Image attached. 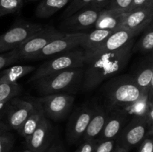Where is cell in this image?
I'll return each instance as SVG.
<instances>
[{"instance_id":"1","label":"cell","mask_w":153,"mask_h":152,"mask_svg":"<svg viewBox=\"0 0 153 152\" xmlns=\"http://www.w3.org/2000/svg\"><path fill=\"white\" fill-rule=\"evenodd\" d=\"M132 40L119 50L103 53L86 54L81 89L90 92L105 80L119 75L128 65L132 55Z\"/></svg>"},{"instance_id":"2","label":"cell","mask_w":153,"mask_h":152,"mask_svg":"<svg viewBox=\"0 0 153 152\" xmlns=\"http://www.w3.org/2000/svg\"><path fill=\"white\" fill-rule=\"evenodd\" d=\"M104 106L108 110L128 108L147 96L130 74L117 75L105 80L101 87Z\"/></svg>"},{"instance_id":"3","label":"cell","mask_w":153,"mask_h":152,"mask_svg":"<svg viewBox=\"0 0 153 152\" xmlns=\"http://www.w3.org/2000/svg\"><path fill=\"white\" fill-rule=\"evenodd\" d=\"M84 67L73 68L53 73L32 82L39 95L75 94L82 88Z\"/></svg>"},{"instance_id":"4","label":"cell","mask_w":153,"mask_h":152,"mask_svg":"<svg viewBox=\"0 0 153 152\" xmlns=\"http://www.w3.org/2000/svg\"><path fill=\"white\" fill-rule=\"evenodd\" d=\"M85 61L86 54L81 47L61 53L50 58L36 69L28 82L32 83L40 77L64 70L84 67Z\"/></svg>"},{"instance_id":"5","label":"cell","mask_w":153,"mask_h":152,"mask_svg":"<svg viewBox=\"0 0 153 152\" xmlns=\"http://www.w3.org/2000/svg\"><path fill=\"white\" fill-rule=\"evenodd\" d=\"M149 130L148 122L143 115H135L125 125L115 139V147L129 152L139 145L146 137Z\"/></svg>"},{"instance_id":"6","label":"cell","mask_w":153,"mask_h":152,"mask_svg":"<svg viewBox=\"0 0 153 152\" xmlns=\"http://www.w3.org/2000/svg\"><path fill=\"white\" fill-rule=\"evenodd\" d=\"M44 27L40 24L20 20L0 35V54L17 49Z\"/></svg>"},{"instance_id":"7","label":"cell","mask_w":153,"mask_h":152,"mask_svg":"<svg viewBox=\"0 0 153 152\" xmlns=\"http://www.w3.org/2000/svg\"><path fill=\"white\" fill-rule=\"evenodd\" d=\"M74 99L71 94L60 93L41 96L37 98V101L46 118L58 121L64 119L70 113Z\"/></svg>"},{"instance_id":"8","label":"cell","mask_w":153,"mask_h":152,"mask_svg":"<svg viewBox=\"0 0 153 152\" xmlns=\"http://www.w3.org/2000/svg\"><path fill=\"white\" fill-rule=\"evenodd\" d=\"M64 34L65 33L54 27H44L15 50L19 60H31L33 56L40 52L48 43L62 37Z\"/></svg>"},{"instance_id":"9","label":"cell","mask_w":153,"mask_h":152,"mask_svg":"<svg viewBox=\"0 0 153 152\" xmlns=\"http://www.w3.org/2000/svg\"><path fill=\"white\" fill-rule=\"evenodd\" d=\"M94 111V105L85 104L78 107L70 116L66 128V137L69 144L81 142Z\"/></svg>"},{"instance_id":"10","label":"cell","mask_w":153,"mask_h":152,"mask_svg":"<svg viewBox=\"0 0 153 152\" xmlns=\"http://www.w3.org/2000/svg\"><path fill=\"white\" fill-rule=\"evenodd\" d=\"M101 10L86 7L64 19L60 31L64 33H86L94 29Z\"/></svg>"},{"instance_id":"11","label":"cell","mask_w":153,"mask_h":152,"mask_svg":"<svg viewBox=\"0 0 153 152\" xmlns=\"http://www.w3.org/2000/svg\"><path fill=\"white\" fill-rule=\"evenodd\" d=\"M84 34L85 33H65L62 37L48 43L40 52L33 56L31 60L50 58L61 53L80 47Z\"/></svg>"},{"instance_id":"12","label":"cell","mask_w":153,"mask_h":152,"mask_svg":"<svg viewBox=\"0 0 153 152\" xmlns=\"http://www.w3.org/2000/svg\"><path fill=\"white\" fill-rule=\"evenodd\" d=\"M37 101V98L23 99L16 97L10 99L4 108L9 128L17 131L24 121L33 111Z\"/></svg>"},{"instance_id":"13","label":"cell","mask_w":153,"mask_h":152,"mask_svg":"<svg viewBox=\"0 0 153 152\" xmlns=\"http://www.w3.org/2000/svg\"><path fill=\"white\" fill-rule=\"evenodd\" d=\"M55 141V129L48 118L45 117L29 138L25 141L28 150L46 152Z\"/></svg>"},{"instance_id":"14","label":"cell","mask_w":153,"mask_h":152,"mask_svg":"<svg viewBox=\"0 0 153 152\" xmlns=\"http://www.w3.org/2000/svg\"><path fill=\"white\" fill-rule=\"evenodd\" d=\"M129 112L126 108L108 110L107 120L97 141L115 139L129 120Z\"/></svg>"},{"instance_id":"15","label":"cell","mask_w":153,"mask_h":152,"mask_svg":"<svg viewBox=\"0 0 153 152\" xmlns=\"http://www.w3.org/2000/svg\"><path fill=\"white\" fill-rule=\"evenodd\" d=\"M153 20V6L134 9L126 12L121 29L131 31L136 36L142 31Z\"/></svg>"},{"instance_id":"16","label":"cell","mask_w":153,"mask_h":152,"mask_svg":"<svg viewBox=\"0 0 153 152\" xmlns=\"http://www.w3.org/2000/svg\"><path fill=\"white\" fill-rule=\"evenodd\" d=\"M144 58L136 63L131 75L136 83L145 92L153 88V58L152 53L144 55Z\"/></svg>"},{"instance_id":"17","label":"cell","mask_w":153,"mask_h":152,"mask_svg":"<svg viewBox=\"0 0 153 152\" xmlns=\"http://www.w3.org/2000/svg\"><path fill=\"white\" fill-rule=\"evenodd\" d=\"M108 110L102 104H94V111L82 141L97 139L105 126ZM81 141V142H82Z\"/></svg>"},{"instance_id":"18","label":"cell","mask_w":153,"mask_h":152,"mask_svg":"<svg viewBox=\"0 0 153 152\" xmlns=\"http://www.w3.org/2000/svg\"><path fill=\"white\" fill-rule=\"evenodd\" d=\"M135 37L136 35L134 33L127 30L119 29L115 31L108 37L96 52L91 54L111 52L119 50L126 46L130 41L134 40Z\"/></svg>"},{"instance_id":"19","label":"cell","mask_w":153,"mask_h":152,"mask_svg":"<svg viewBox=\"0 0 153 152\" xmlns=\"http://www.w3.org/2000/svg\"><path fill=\"white\" fill-rule=\"evenodd\" d=\"M126 12L103 9L100 11L94 28L115 31L121 29Z\"/></svg>"},{"instance_id":"20","label":"cell","mask_w":153,"mask_h":152,"mask_svg":"<svg viewBox=\"0 0 153 152\" xmlns=\"http://www.w3.org/2000/svg\"><path fill=\"white\" fill-rule=\"evenodd\" d=\"M114 31L102 29H94L85 33L81 42L80 47L86 54L94 53L99 49L103 42L108 38Z\"/></svg>"},{"instance_id":"21","label":"cell","mask_w":153,"mask_h":152,"mask_svg":"<svg viewBox=\"0 0 153 152\" xmlns=\"http://www.w3.org/2000/svg\"><path fill=\"white\" fill-rule=\"evenodd\" d=\"M45 117L46 116L37 101L33 111L30 113L28 118L24 121L22 125L17 130L18 134L25 139V141H26Z\"/></svg>"},{"instance_id":"22","label":"cell","mask_w":153,"mask_h":152,"mask_svg":"<svg viewBox=\"0 0 153 152\" xmlns=\"http://www.w3.org/2000/svg\"><path fill=\"white\" fill-rule=\"evenodd\" d=\"M36 68L29 65H16L0 72V83H16L17 80L32 72Z\"/></svg>"},{"instance_id":"23","label":"cell","mask_w":153,"mask_h":152,"mask_svg":"<svg viewBox=\"0 0 153 152\" xmlns=\"http://www.w3.org/2000/svg\"><path fill=\"white\" fill-rule=\"evenodd\" d=\"M70 1V0H41L35 10V16L40 19L50 17Z\"/></svg>"},{"instance_id":"24","label":"cell","mask_w":153,"mask_h":152,"mask_svg":"<svg viewBox=\"0 0 153 152\" xmlns=\"http://www.w3.org/2000/svg\"><path fill=\"white\" fill-rule=\"evenodd\" d=\"M141 37L137 43H134L131 49L133 53L147 55L152 53L153 49V24L151 22L141 32Z\"/></svg>"},{"instance_id":"25","label":"cell","mask_w":153,"mask_h":152,"mask_svg":"<svg viewBox=\"0 0 153 152\" xmlns=\"http://www.w3.org/2000/svg\"><path fill=\"white\" fill-rule=\"evenodd\" d=\"M22 90V86L17 83H0V101H9L12 98L18 97Z\"/></svg>"},{"instance_id":"26","label":"cell","mask_w":153,"mask_h":152,"mask_svg":"<svg viewBox=\"0 0 153 152\" xmlns=\"http://www.w3.org/2000/svg\"><path fill=\"white\" fill-rule=\"evenodd\" d=\"M23 5L22 0H0V17L20 10Z\"/></svg>"},{"instance_id":"27","label":"cell","mask_w":153,"mask_h":152,"mask_svg":"<svg viewBox=\"0 0 153 152\" xmlns=\"http://www.w3.org/2000/svg\"><path fill=\"white\" fill-rule=\"evenodd\" d=\"M92 0H70L68 6L63 13V18L68 17L81 9L86 7L90 4Z\"/></svg>"},{"instance_id":"28","label":"cell","mask_w":153,"mask_h":152,"mask_svg":"<svg viewBox=\"0 0 153 152\" xmlns=\"http://www.w3.org/2000/svg\"><path fill=\"white\" fill-rule=\"evenodd\" d=\"M19 61V58L15 49L10 52L0 54V70Z\"/></svg>"},{"instance_id":"29","label":"cell","mask_w":153,"mask_h":152,"mask_svg":"<svg viewBox=\"0 0 153 152\" xmlns=\"http://www.w3.org/2000/svg\"><path fill=\"white\" fill-rule=\"evenodd\" d=\"M14 144V137L8 132L0 134V152H10Z\"/></svg>"},{"instance_id":"30","label":"cell","mask_w":153,"mask_h":152,"mask_svg":"<svg viewBox=\"0 0 153 152\" xmlns=\"http://www.w3.org/2000/svg\"><path fill=\"white\" fill-rule=\"evenodd\" d=\"M132 0H110L108 4L105 9L128 12Z\"/></svg>"},{"instance_id":"31","label":"cell","mask_w":153,"mask_h":152,"mask_svg":"<svg viewBox=\"0 0 153 152\" xmlns=\"http://www.w3.org/2000/svg\"><path fill=\"white\" fill-rule=\"evenodd\" d=\"M115 148V139L97 141L93 152H112Z\"/></svg>"},{"instance_id":"32","label":"cell","mask_w":153,"mask_h":152,"mask_svg":"<svg viewBox=\"0 0 153 152\" xmlns=\"http://www.w3.org/2000/svg\"><path fill=\"white\" fill-rule=\"evenodd\" d=\"M152 130L148 131L147 136L139 145L138 150L137 152H153V140Z\"/></svg>"},{"instance_id":"33","label":"cell","mask_w":153,"mask_h":152,"mask_svg":"<svg viewBox=\"0 0 153 152\" xmlns=\"http://www.w3.org/2000/svg\"><path fill=\"white\" fill-rule=\"evenodd\" d=\"M97 144V139L84 140L80 142V145L76 152H93Z\"/></svg>"},{"instance_id":"34","label":"cell","mask_w":153,"mask_h":152,"mask_svg":"<svg viewBox=\"0 0 153 152\" xmlns=\"http://www.w3.org/2000/svg\"><path fill=\"white\" fill-rule=\"evenodd\" d=\"M153 6V0H132L131 6L128 9V12L134 9L141 8V7Z\"/></svg>"},{"instance_id":"35","label":"cell","mask_w":153,"mask_h":152,"mask_svg":"<svg viewBox=\"0 0 153 152\" xmlns=\"http://www.w3.org/2000/svg\"><path fill=\"white\" fill-rule=\"evenodd\" d=\"M109 1H110V0H92L89 5L87 6V7L102 10L107 7Z\"/></svg>"},{"instance_id":"36","label":"cell","mask_w":153,"mask_h":152,"mask_svg":"<svg viewBox=\"0 0 153 152\" xmlns=\"http://www.w3.org/2000/svg\"><path fill=\"white\" fill-rule=\"evenodd\" d=\"M46 152H66V151L61 143L58 142L57 141H54L52 145L47 149Z\"/></svg>"},{"instance_id":"37","label":"cell","mask_w":153,"mask_h":152,"mask_svg":"<svg viewBox=\"0 0 153 152\" xmlns=\"http://www.w3.org/2000/svg\"><path fill=\"white\" fill-rule=\"evenodd\" d=\"M9 130H10L9 126L7 124H5L4 122H2L1 116H0V134H3V133L8 132Z\"/></svg>"},{"instance_id":"38","label":"cell","mask_w":153,"mask_h":152,"mask_svg":"<svg viewBox=\"0 0 153 152\" xmlns=\"http://www.w3.org/2000/svg\"><path fill=\"white\" fill-rule=\"evenodd\" d=\"M7 102H8V101H0V111L2 110L3 109L5 108Z\"/></svg>"},{"instance_id":"39","label":"cell","mask_w":153,"mask_h":152,"mask_svg":"<svg viewBox=\"0 0 153 152\" xmlns=\"http://www.w3.org/2000/svg\"><path fill=\"white\" fill-rule=\"evenodd\" d=\"M112 152H127L126 151L123 150V149L122 148H117V147H115L114 149L113 150V151Z\"/></svg>"},{"instance_id":"40","label":"cell","mask_w":153,"mask_h":152,"mask_svg":"<svg viewBox=\"0 0 153 152\" xmlns=\"http://www.w3.org/2000/svg\"><path fill=\"white\" fill-rule=\"evenodd\" d=\"M22 152H32V151H29V150H28V149H26V150H25V151H22Z\"/></svg>"},{"instance_id":"41","label":"cell","mask_w":153,"mask_h":152,"mask_svg":"<svg viewBox=\"0 0 153 152\" xmlns=\"http://www.w3.org/2000/svg\"><path fill=\"white\" fill-rule=\"evenodd\" d=\"M30 1H37V0H30Z\"/></svg>"}]
</instances>
